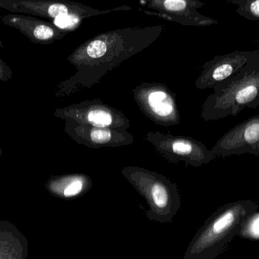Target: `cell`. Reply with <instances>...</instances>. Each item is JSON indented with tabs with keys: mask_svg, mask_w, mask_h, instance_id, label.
Here are the masks:
<instances>
[{
	"mask_svg": "<svg viewBox=\"0 0 259 259\" xmlns=\"http://www.w3.org/2000/svg\"><path fill=\"white\" fill-rule=\"evenodd\" d=\"M258 208V204L251 200L235 201L219 207L195 234L184 259L217 258Z\"/></svg>",
	"mask_w": 259,
	"mask_h": 259,
	"instance_id": "obj_1",
	"label": "cell"
},
{
	"mask_svg": "<svg viewBox=\"0 0 259 259\" xmlns=\"http://www.w3.org/2000/svg\"><path fill=\"white\" fill-rule=\"evenodd\" d=\"M204 106L206 120L237 116L259 106V49L236 74L218 84Z\"/></svg>",
	"mask_w": 259,
	"mask_h": 259,
	"instance_id": "obj_2",
	"label": "cell"
},
{
	"mask_svg": "<svg viewBox=\"0 0 259 259\" xmlns=\"http://www.w3.org/2000/svg\"><path fill=\"white\" fill-rule=\"evenodd\" d=\"M122 174L149 205L146 216L151 221L170 223L181 208L176 183L162 175L140 167H127Z\"/></svg>",
	"mask_w": 259,
	"mask_h": 259,
	"instance_id": "obj_3",
	"label": "cell"
},
{
	"mask_svg": "<svg viewBox=\"0 0 259 259\" xmlns=\"http://www.w3.org/2000/svg\"><path fill=\"white\" fill-rule=\"evenodd\" d=\"M259 141V114L239 123L216 143L211 149L215 157L252 155Z\"/></svg>",
	"mask_w": 259,
	"mask_h": 259,
	"instance_id": "obj_4",
	"label": "cell"
},
{
	"mask_svg": "<svg viewBox=\"0 0 259 259\" xmlns=\"http://www.w3.org/2000/svg\"><path fill=\"white\" fill-rule=\"evenodd\" d=\"M253 50L232 52L217 56L205 64L204 71L197 82L201 89L214 88L240 71L252 56Z\"/></svg>",
	"mask_w": 259,
	"mask_h": 259,
	"instance_id": "obj_5",
	"label": "cell"
},
{
	"mask_svg": "<svg viewBox=\"0 0 259 259\" xmlns=\"http://www.w3.org/2000/svg\"><path fill=\"white\" fill-rule=\"evenodd\" d=\"M93 187L91 178L86 175L68 176L56 182L53 190L65 199H74L88 193Z\"/></svg>",
	"mask_w": 259,
	"mask_h": 259,
	"instance_id": "obj_6",
	"label": "cell"
},
{
	"mask_svg": "<svg viewBox=\"0 0 259 259\" xmlns=\"http://www.w3.org/2000/svg\"><path fill=\"white\" fill-rule=\"evenodd\" d=\"M167 95L164 91H157L151 93L149 96V106L157 116L161 117H167L172 114L173 106L167 101Z\"/></svg>",
	"mask_w": 259,
	"mask_h": 259,
	"instance_id": "obj_7",
	"label": "cell"
},
{
	"mask_svg": "<svg viewBox=\"0 0 259 259\" xmlns=\"http://www.w3.org/2000/svg\"><path fill=\"white\" fill-rule=\"evenodd\" d=\"M237 6L236 12L249 21H259V0H229Z\"/></svg>",
	"mask_w": 259,
	"mask_h": 259,
	"instance_id": "obj_8",
	"label": "cell"
},
{
	"mask_svg": "<svg viewBox=\"0 0 259 259\" xmlns=\"http://www.w3.org/2000/svg\"><path fill=\"white\" fill-rule=\"evenodd\" d=\"M238 236L244 238L259 239L258 213H254L248 217Z\"/></svg>",
	"mask_w": 259,
	"mask_h": 259,
	"instance_id": "obj_9",
	"label": "cell"
},
{
	"mask_svg": "<svg viewBox=\"0 0 259 259\" xmlns=\"http://www.w3.org/2000/svg\"><path fill=\"white\" fill-rule=\"evenodd\" d=\"M89 123L98 128L109 127L113 122L112 115L103 109H94L88 114Z\"/></svg>",
	"mask_w": 259,
	"mask_h": 259,
	"instance_id": "obj_10",
	"label": "cell"
},
{
	"mask_svg": "<svg viewBox=\"0 0 259 259\" xmlns=\"http://www.w3.org/2000/svg\"><path fill=\"white\" fill-rule=\"evenodd\" d=\"M106 44L103 41L97 40L93 41L88 45L87 53L88 56L93 59H98L106 54Z\"/></svg>",
	"mask_w": 259,
	"mask_h": 259,
	"instance_id": "obj_11",
	"label": "cell"
},
{
	"mask_svg": "<svg viewBox=\"0 0 259 259\" xmlns=\"http://www.w3.org/2000/svg\"><path fill=\"white\" fill-rule=\"evenodd\" d=\"M112 138V132L107 129H96L91 132V141L97 144H106Z\"/></svg>",
	"mask_w": 259,
	"mask_h": 259,
	"instance_id": "obj_12",
	"label": "cell"
},
{
	"mask_svg": "<svg viewBox=\"0 0 259 259\" xmlns=\"http://www.w3.org/2000/svg\"><path fill=\"white\" fill-rule=\"evenodd\" d=\"M164 9L170 12L184 11L189 7L188 3L184 0H167L163 3Z\"/></svg>",
	"mask_w": 259,
	"mask_h": 259,
	"instance_id": "obj_13",
	"label": "cell"
},
{
	"mask_svg": "<svg viewBox=\"0 0 259 259\" xmlns=\"http://www.w3.org/2000/svg\"><path fill=\"white\" fill-rule=\"evenodd\" d=\"M33 34L37 39L47 40L53 36L54 31L49 26L39 25L35 28Z\"/></svg>",
	"mask_w": 259,
	"mask_h": 259,
	"instance_id": "obj_14",
	"label": "cell"
},
{
	"mask_svg": "<svg viewBox=\"0 0 259 259\" xmlns=\"http://www.w3.org/2000/svg\"><path fill=\"white\" fill-rule=\"evenodd\" d=\"M49 14L50 16L53 18H57L61 15H68V9L67 6L62 4L52 5L48 10Z\"/></svg>",
	"mask_w": 259,
	"mask_h": 259,
	"instance_id": "obj_15",
	"label": "cell"
},
{
	"mask_svg": "<svg viewBox=\"0 0 259 259\" xmlns=\"http://www.w3.org/2000/svg\"><path fill=\"white\" fill-rule=\"evenodd\" d=\"M71 16H69L68 15H65L57 17L56 18L55 23H56V25L63 28V27H66L67 26L71 24Z\"/></svg>",
	"mask_w": 259,
	"mask_h": 259,
	"instance_id": "obj_16",
	"label": "cell"
},
{
	"mask_svg": "<svg viewBox=\"0 0 259 259\" xmlns=\"http://www.w3.org/2000/svg\"><path fill=\"white\" fill-rule=\"evenodd\" d=\"M252 155H255V156H259V141L257 144L256 147H255V150L252 152Z\"/></svg>",
	"mask_w": 259,
	"mask_h": 259,
	"instance_id": "obj_17",
	"label": "cell"
}]
</instances>
